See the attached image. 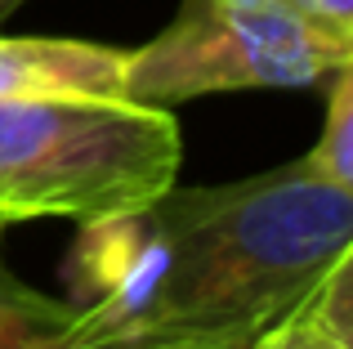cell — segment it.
<instances>
[{
	"label": "cell",
	"mask_w": 353,
	"mask_h": 349,
	"mask_svg": "<svg viewBox=\"0 0 353 349\" xmlns=\"http://www.w3.org/2000/svg\"><path fill=\"white\" fill-rule=\"evenodd\" d=\"M349 242L353 192L291 161L85 219L63 282L77 323L121 349H246L309 300Z\"/></svg>",
	"instance_id": "obj_1"
},
{
	"label": "cell",
	"mask_w": 353,
	"mask_h": 349,
	"mask_svg": "<svg viewBox=\"0 0 353 349\" xmlns=\"http://www.w3.org/2000/svg\"><path fill=\"white\" fill-rule=\"evenodd\" d=\"M170 108L130 99H0V219H99L174 188Z\"/></svg>",
	"instance_id": "obj_2"
},
{
	"label": "cell",
	"mask_w": 353,
	"mask_h": 349,
	"mask_svg": "<svg viewBox=\"0 0 353 349\" xmlns=\"http://www.w3.org/2000/svg\"><path fill=\"white\" fill-rule=\"evenodd\" d=\"M353 36L291 0H183L161 36L130 50L125 99L174 108L224 90H300L331 77Z\"/></svg>",
	"instance_id": "obj_3"
},
{
	"label": "cell",
	"mask_w": 353,
	"mask_h": 349,
	"mask_svg": "<svg viewBox=\"0 0 353 349\" xmlns=\"http://www.w3.org/2000/svg\"><path fill=\"white\" fill-rule=\"evenodd\" d=\"M130 50L68 36H0V99H125Z\"/></svg>",
	"instance_id": "obj_4"
},
{
	"label": "cell",
	"mask_w": 353,
	"mask_h": 349,
	"mask_svg": "<svg viewBox=\"0 0 353 349\" xmlns=\"http://www.w3.org/2000/svg\"><path fill=\"white\" fill-rule=\"evenodd\" d=\"M0 349H121L77 323V309L0 269Z\"/></svg>",
	"instance_id": "obj_5"
},
{
	"label": "cell",
	"mask_w": 353,
	"mask_h": 349,
	"mask_svg": "<svg viewBox=\"0 0 353 349\" xmlns=\"http://www.w3.org/2000/svg\"><path fill=\"white\" fill-rule=\"evenodd\" d=\"M331 103H327V126L322 139L313 143L309 161L322 179H331L336 188L353 192V54L331 72Z\"/></svg>",
	"instance_id": "obj_6"
},
{
	"label": "cell",
	"mask_w": 353,
	"mask_h": 349,
	"mask_svg": "<svg viewBox=\"0 0 353 349\" xmlns=\"http://www.w3.org/2000/svg\"><path fill=\"white\" fill-rule=\"evenodd\" d=\"M304 314L327 336H336L345 349H353V242L336 255V264H331V269L322 273V282L309 291Z\"/></svg>",
	"instance_id": "obj_7"
},
{
	"label": "cell",
	"mask_w": 353,
	"mask_h": 349,
	"mask_svg": "<svg viewBox=\"0 0 353 349\" xmlns=\"http://www.w3.org/2000/svg\"><path fill=\"white\" fill-rule=\"evenodd\" d=\"M246 349H345L336 341V336H327L318 323H313L309 314H304V305L295 309V314H286L277 327H268L259 341H250Z\"/></svg>",
	"instance_id": "obj_8"
},
{
	"label": "cell",
	"mask_w": 353,
	"mask_h": 349,
	"mask_svg": "<svg viewBox=\"0 0 353 349\" xmlns=\"http://www.w3.org/2000/svg\"><path fill=\"white\" fill-rule=\"evenodd\" d=\"M291 5H300L309 18L336 27V32L353 36V0H291Z\"/></svg>",
	"instance_id": "obj_9"
},
{
	"label": "cell",
	"mask_w": 353,
	"mask_h": 349,
	"mask_svg": "<svg viewBox=\"0 0 353 349\" xmlns=\"http://www.w3.org/2000/svg\"><path fill=\"white\" fill-rule=\"evenodd\" d=\"M18 5H23V0H0V18H9V14H14Z\"/></svg>",
	"instance_id": "obj_10"
},
{
	"label": "cell",
	"mask_w": 353,
	"mask_h": 349,
	"mask_svg": "<svg viewBox=\"0 0 353 349\" xmlns=\"http://www.w3.org/2000/svg\"><path fill=\"white\" fill-rule=\"evenodd\" d=\"M0 242H5V219H0ZM0 269H5V264H0Z\"/></svg>",
	"instance_id": "obj_11"
}]
</instances>
